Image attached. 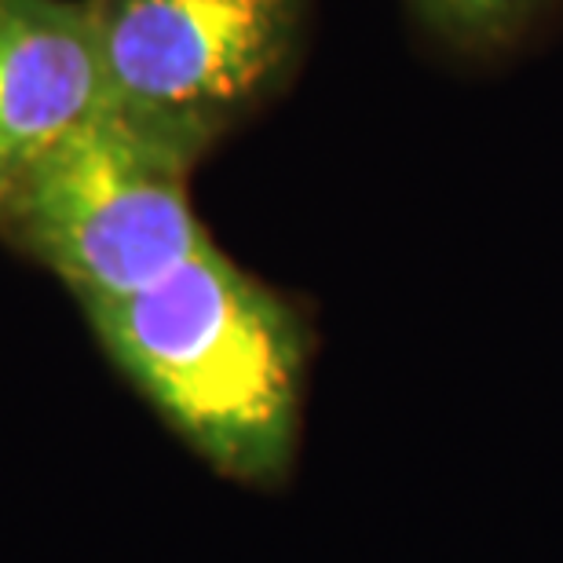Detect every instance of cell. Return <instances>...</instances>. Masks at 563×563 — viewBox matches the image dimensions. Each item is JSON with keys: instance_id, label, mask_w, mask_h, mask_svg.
<instances>
[{"instance_id": "obj_2", "label": "cell", "mask_w": 563, "mask_h": 563, "mask_svg": "<svg viewBox=\"0 0 563 563\" xmlns=\"http://www.w3.org/2000/svg\"><path fill=\"white\" fill-rule=\"evenodd\" d=\"M195 168L107 110L0 198V242L81 308L132 297L212 239L190 201Z\"/></svg>"}, {"instance_id": "obj_5", "label": "cell", "mask_w": 563, "mask_h": 563, "mask_svg": "<svg viewBox=\"0 0 563 563\" xmlns=\"http://www.w3.org/2000/svg\"><path fill=\"white\" fill-rule=\"evenodd\" d=\"M402 4L439 48L465 59H490L531 37L560 0H402Z\"/></svg>"}, {"instance_id": "obj_1", "label": "cell", "mask_w": 563, "mask_h": 563, "mask_svg": "<svg viewBox=\"0 0 563 563\" xmlns=\"http://www.w3.org/2000/svg\"><path fill=\"white\" fill-rule=\"evenodd\" d=\"M85 322L125 385L217 476L286 487L297 468L314 325L303 303L206 242Z\"/></svg>"}, {"instance_id": "obj_3", "label": "cell", "mask_w": 563, "mask_h": 563, "mask_svg": "<svg viewBox=\"0 0 563 563\" xmlns=\"http://www.w3.org/2000/svg\"><path fill=\"white\" fill-rule=\"evenodd\" d=\"M319 0H88L110 110L201 165L286 92Z\"/></svg>"}, {"instance_id": "obj_4", "label": "cell", "mask_w": 563, "mask_h": 563, "mask_svg": "<svg viewBox=\"0 0 563 563\" xmlns=\"http://www.w3.org/2000/svg\"><path fill=\"white\" fill-rule=\"evenodd\" d=\"M107 110L88 0H0V198Z\"/></svg>"}]
</instances>
